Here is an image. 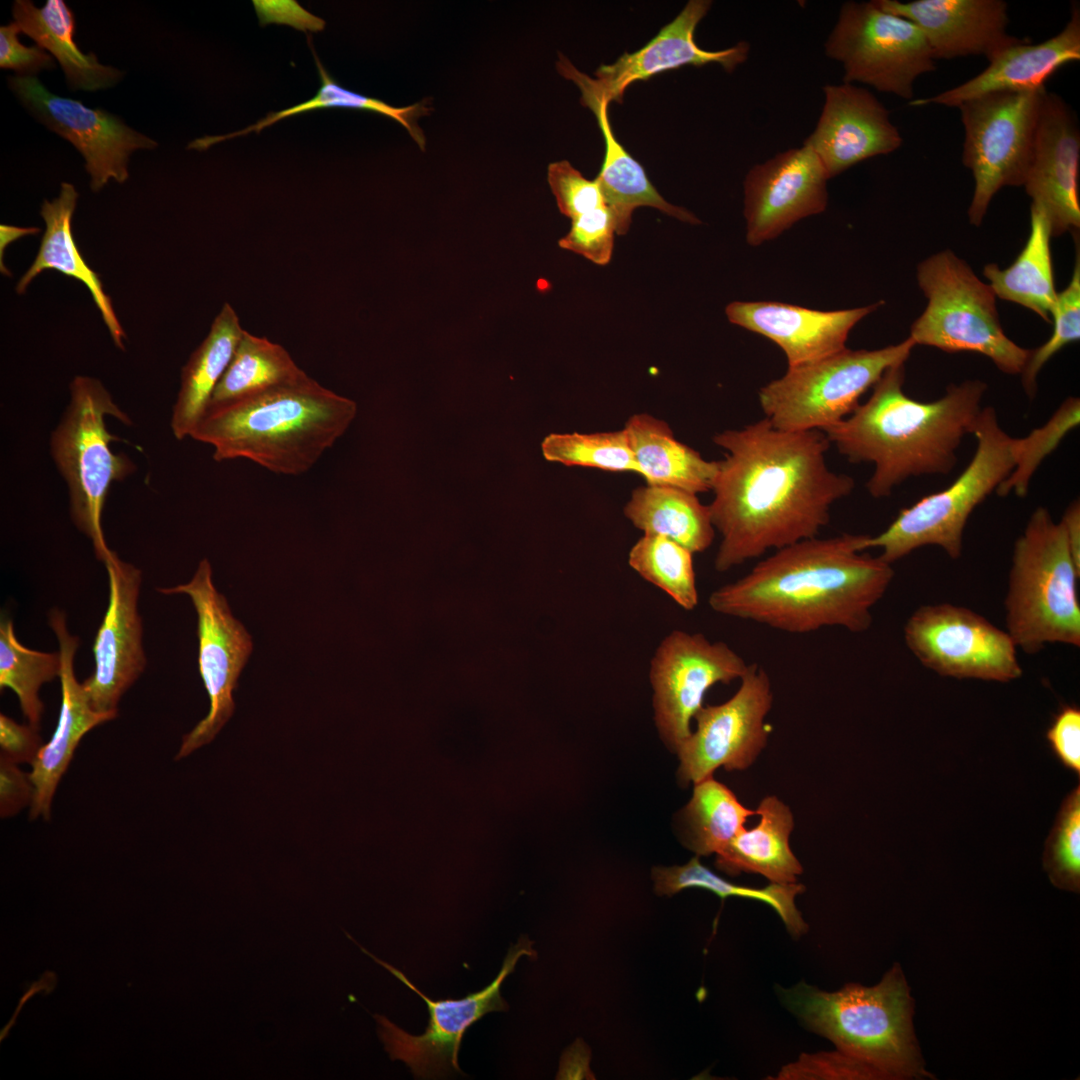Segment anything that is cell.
Wrapping results in <instances>:
<instances>
[{"label":"cell","mask_w":1080,"mask_h":1080,"mask_svg":"<svg viewBox=\"0 0 1080 1080\" xmlns=\"http://www.w3.org/2000/svg\"><path fill=\"white\" fill-rule=\"evenodd\" d=\"M713 442L726 450L708 505L721 534L718 572L817 537L833 503L855 486L852 477L828 467L830 442L822 430L784 431L764 417L720 432Z\"/></svg>","instance_id":"cell-1"},{"label":"cell","mask_w":1080,"mask_h":1080,"mask_svg":"<svg viewBox=\"0 0 1080 1080\" xmlns=\"http://www.w3.org/2000/svg\"><path fill=\"white\" fill-rule=\"evenodd\" d=\"M866 534L809 538L777 549L747 574L714 590L710 608L787 633L872 625V608L894 578L892 565L863 553Z\"/></svg>","instance_id":"cell-2"},{"label":"cell","mask_w":1080,"mask_h":1080,"mask_svg":"<svg viewBox=\"0 0 1080 1080\" xmlns=\"http://www.w3.org/2000/svg\"><path fill=\"white\" fill-rule=\"evenodd\" d=\"M904 379V364L889 368L866 402L822 430L849 462L873 464L866 488L874 498L891 495L910 477L950 473L987 390L983 381L966 380L922 402L904 393Z\"/></svg>","instance_id":"cell-3"},{"label":"cell","mask_w":1080,"mask_h":1080,"mask_svg":"<svg viewBox=\"0 0 1080 1080\" xmlns=\"http://www.w3.org/2000/svg\"><path fill=\"white\" fill-rule=\"evenodd\" d=\"M351 399L313 378L206 414L191 438L213 459H247L282 475L307 472L349 427Z\"/></svg>","instance_id":"cell-4"},{"label":"cell","mask_w":1080,"mask_h":1080,"mask_svg":"<svg viewBox=\"0 0 1080 1080\" xmlns=\"http://www.w3.org/2000/svg\"><path fill=\"white\" fill-rule=\"evenodd\" d=\"M778 991L786 1007L810 1030L886 1079L932 1077L914 1033V1000L899 964L871 987L848 983L827 992L801 981Z\"/></svg>","instance_id":"cell-5"},{"label":"cell","mask_w":1080,"mask_h":1080,"mask_svg":"<svg viewBox=\"0 0 1080 1080\" xmlns=\"http://www.w3.org/2000/svg\"><path fill=\"white\" fill-rule=\"evenodd\" d=\"M1079 578L1060 522L1036 508L1014 543L1004 600L1017 648L1036 654L1048 644L1080 646Z\"/></svg>","instance_id":"cell-6"},{"label":"cell","mask_w":1080,"mask_h":1080,"mask_svg":"<svg viewBox=\"0 0 1080 1080\" xmlns=\"http://www.w3.org/2000/svg\"><path fill=\"white\" fill-rule=\"evenodd\" d=\"M69 389L68 406L51 433L50 454L68 489L71 519L104 563L112 551L102 529L109 489L136 469L126 454L111 450L110 443L118 438L106 428L105 418L128 426L132 420L94 377L78 375Z\"/></svg>","instance_id":"cell-7"},{"label":"cell","mask_w":1080,"mask_h":1080,"mask_svg":"<svg viewBox=\"0 0 1080 1080\" xmlns=\"http://www.w3.org/2000/svg\"><path fill=\"white\" fill-rule=\"evenodd\" d=\"M972 435L976 450L959 476L948 487L902 509L878 535H868L864 550L879 548L878 556L891 565L924 546L940 547L953 560L961 556L970 515L1015 465V438L1000 426L993 407L982 408Z\"/></svg>","instance_id":"cell-8"},{"label":"cell","mask_w":1080,"mask_h":1080,"mask_svg":"<svg viewBox=\"0 0 1080 1080\" xmlns=\"http://www.w3.org/2000/svg\"><path fill=\"white\" fill-rule=\"evenodd\" d=\"M917 281L928 304L911 326L915 345L979 353L1003 373H1022L1031 350L1007 337L994 292L965 261L950 250L936 253L918 265Z\"/></svg>","instance_id":"cell-9"},{"label":"cell","mask_w":1080,"mask_h":1080,"mask_svg":"<svg viewBox=\"0 0 1080 1080\" xmlns=\"http://www.w3.org/2000/svg\"><path fill=\"white\" fill-rule=\"evenodd\" d=\"M914 346L908 337L881 349L844 348L788 367L759 390L765 418L784 431L824 430L849 416L889 368L905 363Z\"/></svg>","instance_id":"cell-10"},{"label":"cell","mask_w":1080,"mask_h":1080,"mask_svg":"<svg viewBox=\"0 0 1080 1080\" xmlns=\"http://www.w3.org/2000/svg\"><path fill=\"white\" fill-rule=\"evenodd\" d=\"M1046 91L990 92L958 106L964 127L962 161L975 180L968 209L971 224L982 223L1002 187L1023 186Z\"/></svg>","instance_id":"cell-11"},{"label":"cell","mask_w":1080,"mask_h":1080,"mask_svg":"<svg viewBox=\"0 0 1080 1080\" xmlns=\"http://www.w3.org/2000/svg\"><path fill=\"white\" fill-rule=\"evenodd\" d=\"M824 50L842 65L843 82L863 83L910 101L915 80L936 68L919 27L874 0L843 3Z\"/></svg>","instance_id":"cell-12"},{"label":"cell","mask_w":1080,"mask_h":1080,"mask_svg":"<svg viewBox=\"0 0 1080 1080\" xmlns=\"http://www.w3.org/2000/svg\"><path fill=\"white\" fill-rule=\"evenodd\" d=\"M915 658L940 676L1001 683L1022 676L1017 647L982 615L950 603L917 608L904 626Z\"/></svg>","instance_id":"cell-13"},{"label":"cell","mask_w":1080,"mask_h":1080,"mask_svg":"<svg viewBox=\"0 0 1080 1080\" xmlns=\"http://www.w3.org/2000/svg\"><path fill=\"white\" fill-rule=\"evenodd\" d=\"M157 590L191 598L197 613L199 673L210 702L207 715L184 735L175 757L178 760L210 743L233 715V692L252 653L253 642L243 624L232 615L224 595L215 588L207 559L200 561L188 583Z\"/></svg>","instance_id":"cell-14"},{"label":"cell","mask_w":1080,"mask_h":1080,"mask_svg":"<svg viewBox=\"0 0 1080 1080\" xmlns=\"http://www.w3.org/2000/svg\"><path fill=\"white\" fill-rule=\"evenodd\" d=\"M347 937L425 1001L429 1021L421 1035H411L385 1016L374 1015L378 1023L379 1037L391 1060L405 1062L415 1077L423 1079L444 1077L453 1072L462 1073L458 1065V1052L466 1030L485 1014L508 1009L501 996V985L522 956L534 957L536 954L532 949V942L522 938L510 947L498 975L488 986L461 999L432 1000L400 970L378 959L350 935L347 934Z\"/></svg>","instance_id":"cell-15"},{"label":"cell","mask_w":1080,"mask_h":1080,"mask_svg":"<svg viewBox=\"0 0 1080 1080\" xmlns=\"http://www.w3.org/2000/svg\"><path fill=\"white\" fill-rule=\"evenodd\" d=\"M748 664L725 642L702 633L673 630L650 661L654 720L666 744L676 751L691 734V721L715 684H729L744 675Z\"/></svg>","instance_id":"cell-16"},{"label":"cell","mask_w":1080,"mask_h":1080,"mask_svg":"<svg viewBox=\"0 0 1080 1080\" xmlns=\"http://www.w3.org/2000/svg\"><path fill=\"white\" fill-rule=\"evenodd\" d=\"M773 704L769 675L756 663L748 664L737 692L719 705L702 706L695 714L696 729L681 743L678 778L697 783L723 767L745 770L765 748V719Z\"/></svg>","instance_id":"cell-17"},{"label":"cell","mask_w":1080,"mask_h":1080,"mask_svg":"<svg viewBox=\"0 0 1080 1080\" xmlns=\"http://www.w3.org/2000/svg\"><path fill=\"white\" fill-rule=\"evenodd\" d=\"M8 86L37 121L80 152L94 192L111 179L124 183L129 176L130 155L158 146L157 141L105 109L89 108L79 100L53 94L36 76H11Z\"/></svg>","instance_id":"cell-18"},{"label":"cell","mask_w":1080,"mask_h":1080,"mask_svg":"<svg viewBox=\"0 0 1080 1080\" xmlns=\"http://www.w3.org/2000/svg\"><path fill=\"white\" fill-rule=\"evenodd\" d=\"M711 5L709 0L688 1L679 15L644 47L633 53H624L613 64L601 65L595 72L596 78L580 72L562 54H559L556 63L557 70L577 84L582 93L581 102L585 106L595 101L607 104L621 102L626 88L633 82L647 80L685 65L714 63L732 72L747 60L750 51L747 42L742 41L719 51H708L700 48L694 39L695 29Z\"/></svg>","instance_id":"cell-19"},{"label":"cell","mask_w":1080,"mask_h":1080,"mask_svg":"<svg viewBox=\"0 0 1080 1080\" xmlns=\"http://www.w3.org/2000/svg\"><path fill=\"white\" fill-rule=\"evenodd\" d=\"M104 565L108 573L109 603L93 644L95 669L82 685L95 711L117 715L121 697L146 666L142 620L138 613L142 573L114 551Z\"/></svg>","instance_id":"cell-20"},{"label":"cell","mask_w":1080,"mask_h":1080,"mask_svg":"<svg viewBox=\"0 0 1080 1080\" xmlns=\"http://www.w3.org/2000/svg\"><path fill=\"white\" fill-rule=\"evenodd\" d=\"M829 179L819 157L806 145L754 165L744 180L748 244L758 246L799 220L822 213Z\"/></svg>","instance_id":"cell-21"},{"label":"cell","mask_w":1080,"mask_h":1080,"mask_svg":"<svg viewBox=\"0 0 1080 1080\" xmlns=\"http://www.w3.org/2000/svg\"><path fill=\"white\" fill-rule=\"evenodd\" d=\"M1079 166L1076 116L1059 95L1046 91L1023 186L1032 199L1031 205L1046 216L1052 237L1079 230Z\"/></svg>","instance_id":"cell-22"},{"label":"cell","mask_w":1080,"mask_h":1080,"mask_svg":"<svg viewBox=\"0 0 1080 1080\" xmlns=\"http://www.w3.org/2000/svg\"><path fill=\"white\" fill-rule=\"evenodd\" d=\"M823 94L820 117L803 145L819 157L829 178L901 147L889 111L867 89L843 82L825 85Z\"/></svg>","instance_id":"cell-23"},{"label":"cell","mask_w":1080,"mask_h":1080,"mask_svg":"<svg viewBox=\"0 0 1080 1080\" xmlns=\"http://www.w3.org/2000/svg\"><path fill=\"white\" fill-rule=\"evenodd\" d=\"M874 1L916 24L935 61L982 55L990 62L1023 41L1007 33V3L1002 0Z\"/></svg>","instance_id":"cell-24"},{"label":"cell","mask_w":1080,"mask_h":1080,"mask_svg":"<svg viewBox=\"0 0 1080 1080\" xmlns=\"http://www.w3.org/2000/svg\"><path fill=\"white\" fill-rule=\"evenodd\" d=\"M49 624L59 644L61 706L54 733L39 750L29 773L34 786L29 817H42L44 820H49L51 816L56 789L81 739L96 726L117 716L95 711L88 701L82 682L77 680L74 658L79 640L69 632L65 613L57 608L51 609Z\"/></svg>","instance_id":"cell-25"},{"label":"cell","mask_w":1080,"mask_h":1080,"mask_svg":"<svg viewBox=\"0 0 1080 1080\" xmlns=\"http://www.w3.org/2000/svg\"><path fill=\"white\" fill-rule=\"evenodd\" d=\"M881 304L820 311L774 301H735L725 312L731 323L778 345L788 367H794L846 348L851 329Z\"/></svg>","instance_id":"cell-26"},{"label":"cell","mask_w":1080,"mask_h":1080,"mask_svg":"<svg viewBox=\"0 0 1080 1080\" xmlns=\"http://www.w3.org/2000/svg\"><path fill=\"white\" fill-rule=\"evenodd\" d=\"M1079 60L1080 9L1074 3L1069 21L1055 36L1038 44L1023 40L990 61L986 69L970 80L930 98L911 100L910 105L958 107L968 99L990 92L1044 89L1046 81L1059 68Z\"/></svg>","instance_id":"cell-27"},{"label":"cell","mask_w":1080,"mask_h":1080,"mask_svg":"<svg viewBox=\"0 0 1080 1080\" xmlns=\"http://www.w3.org/2000/svg\"><path fill=\"white\" fill-rule=\"evenodd\" d=\"M77 200L78 192L74 185L62 182L58 197L43 201L40 215L45 222V232L33 263L16 285V292L23 294L32 280L45 270H57L81 281L90 291L114 344L124 350L126 335L114 312L111 298L104 291L99 276L81 257L74 241L72 217Z\"/></svg>","instance_id":"cell-28"},{"label":"cell","mask_w":1080,"mask_h":1080,"mask_svg":"<svg viewBox=\"0 0 1080 1080\" xmlns=\"http://www.w3.org/2000/svg\"><path fill=\"white\" fill-rule=\"evenodd\" d=\"M12 16L22 33L56 59L71 90L94 92L116 85L124 76L118 68L101 64L74 41L76 20L63 0H48L36 7L30 0H15Z\"/></svg>","instance_id":"cell-29"},{"label":"cell","mask_w":1080,"mask_h":1080,"mask_svg":"<svg viewBox=\"0 0 1080 1080\" xmlns=\"http://www.w3.org/2000/svg\"><path fill=\"white\" fill-rule=\"evenodd\" d=\"M756 812L759 822L744 828L716 854V867L731 876L746 872L762 875L771 883H795L803 868L789 844L794 828L790 808L776 796H767Z\"/></svg>","instance_id":"cell-30"},{"label":"cell","mask_w":1080,"mask_h":1080,"mask_svg":"<svg viewBox=\"0 0 1080 1080\" xmlns=\"http://www.w3.org/2000/svg\"><path fill=\"white\" fill-rule=\"evenodd\" d=\"M245 329L232 305L224 303L206 338L192 352L180 375L170 426L177 440L191 437L228 368Z\"/></svg>","instance_id":"cell-31"},{"label":"cell","mask_w":1080,"mask_h":1080,"mask_svg":"<svg viewBox=\"0 0 1080 1080\" xmlns=\"http://www.w3.org/2000/svg\"><path fill=\"white\" fill-rule=\"evenodd\" d=\"M640 475L649 485L692 493L712 489L718 462L707 461L678 441L668 424L648 414L632 415L624 427Z\"/></svg>","instance_id":"cell-32"},{"label":"cell","mask_w":1080,"mask_h":1080,"mask_svg":"<svg viewBox=\"0 0 1080 1080\" xmlns=\"http://www.w3.org/2000/svg\"><path fill=\"white\" fill-rule=\"evenodd\" d=\"M608 105L595 101L586 107L594 112L605 142L604 161L595 179L612 215L615 233L628 232L633 211L641 206L656 208L683 222L700 223L688 210L667 202L652 185L642 165L618 142L610 125Z\"/></svg>","instance_id":"cell-33"},{"label":"cell","mask_w":1080,"mask_h":1080,"mask_svg":"<svg viewBox=\"0 0 1080 1080\" xmlns=\"http://www.w3.org/2000/svg\"><path fill=\"white\" fill-rule=\"evenodd\" d=\"M309 378L280 344L244 330L205 415Z\"/></svg>","instance_id":"cell-34"},{"label":"cell","mask_w":1080,"mask_h":1080,"mask_svg":"<svg viewBox=\"0 0 1080 1080\" xmlns=\"http://www.w3.org/2000/svg\"><path fill=\"white\" fill-rule=\"evenodd\" d=\"M697 494L664 485L636 488L624 515L644 534L669 538L693 554L708 549L715 536L709 506Z\"/></svg>","instance_id":"cell-35"},{"label":"cell","mask_w":1080,"mask_h":1080,"mask_svg":"<svg viewBox=\"0 0 1080 1080\" xmlns=\"http://www.w3.org/2000/svg\"><path fill=\"white\" fill-rule=\"evenodd\" d=\"M1050 226L1044 213L1030 208V233L1012 265L988 264L983 274L996 297L1019 304L1050 322L1057 298L1050 251Z\"/></svg>","instance_id":"cell-36"},{"label":"cell","mask_w":1080,"mask_h":1080,"mask_svg":"<svg viewBox=\"0 0 1080 1080\" xmlns=\"http://www.w3.org/2000/svg\"><path fill=\"white\" fill-rule=\"evenodd\" d=\"M311 50L320 76V88L314 97L287 109L271 112L254 125L243 130L221 136H205L203 138L195 139L188 145V149L206 150L213 144L233 137L245 135L250 132L258 133L265 127L271 126L281 119L300 113L329 108L365 110L392 118L407 129L408 133L420 149H425V136L418 126L417 120L419 117L430 113L431 107L427 105V101H420L406 107H394L379 99L363 96L348 90L339 85V83L327 72L312 46Z\"/></svg>","instance_id":"cell-37"},{"label":"cell","mask_w":1080,"mask_h":1080,"mask_svg":"<svg viewBox=\"0 0 1080 1080\" xmlns=\"http://www.w3.org/2000/svg\"><path fill=\"white\" fill-rule=\"evenodd\" d=\"M652 877L655 891L660 895L671 896L686 888L696 887L711 891L722 900L729 896L758 900L776 911L792 936L797 937L807 931L808 925L795 904L796 896L803 893L805 888L796 882L771 883L762 888L734 884L702 865L699 856L682 866L656 867Z\"/></svg>","instance_id":"cell-38"},{"label":"cell","mask_w":1080,"mask_h":1080,"mask_svg":"<svg viewBox=\"0 0 1080 1080\" xmlns=\"http://www.w3.org/2000/svg\"><path fill=\"white\" fill-rule=\"evenodd\" d=\"M756 814L724 784L708 777L694 784L692 798L683 810L686 844L697 856L718 854Z\"/></svg>","instance_id":"cell-39"},{"label":"cell","mask_w":1080,"mask_h":1080,"mask_svg":"<svg viewBox=\"0 0 1080 1080\" xmlns=\"http://www.w3.org/2000/svg\"><path fill=\"white\" fill-rule=\"evenodd\" d=\"M59 652H41L25 647L17 639L13 621H0V687L9 688L18 697L23 715L29 724L39 729L44 710L39 690L44 683L59 677Z\"/></svg>","instance_id":"cell-40"},{"label":"cell","mask_w":1080,"mask_h":1080,"mask_svg":"<svg viewBox=\"0 0 1080 1080\" xmlns=\"http://www.w3.org/2000/svg\"><path fill=\"white\" fill-rule=\"evenodd\" d=\"M629 566L686 611L699 603L693 553L659 535L644 534L628 554Z\"/></svg>","instance_id":"cell-41"},{"label":"cell","mask_w":1080,"mask_h":1080,"mask_svg":"<svg viewBox=\"0 0 1080 1080\" xmlns=\"http://www.w3.org/2000/svg\"><path fill=\"white\" fill-rule=\"evenodd\" d=\"M548 461L611 472L639 473L625 429L591 434L552 433L542 442Z\"/></svg>","instance_id":"cell-42"},{"label":"cell","mask_w":1080,"mask_h":1080,"mask_svg":"<svg viewBox=\"0 0 1080 1080\" xmlns=\"http://www.w3.org/2000/svg\"><path fill=\"white\" fill-rule=\"evenodd\" d=\"M1079 422L1080 400L1069 397L1043 426L1032 430L1026 437L1015 438V465L997 488V494L1004 497L1013 492L1018 497L1026 496L1032 476L1040 464Z\"/></svg>","instance_id":"cell-43"},{"label":"cell","mask_w":1080,"mask_h":1080,"mask_svg":"<svg viewBox=\"0 0 1080 1080\" xmlns=\"http://www.w3.org/2000/svg\"><path fill=\"white\" fill-rule=\"evenodd\" d=\"M1043 869L1058 889L1080 892V785L1063 799L1043 851Z\"/></svg>","instance_id":"cell-44"},{"label":"cell","mask_w":1080,"mask_h":1080,"mask_svg":"<svg viewBox=\"0 0 1080 1080\" xmlns=\"http://www.w3.org/2000/svg\"><path fill=\"white\" fill-rule=\"evenodd\" d=\"M1051 317L1053 332L1040 347L1031 350L1022 371L1021 382L1025 393L1033 398L1037 392V377L1044 365L1063 347L1080 338V258L1079 250L1075 260L1072 278L1068 286L1057 293Z\"/></svg>","instance_id":"cell-45"},{"label":"cell","mask_w":1080,"mask_h":1080,"mask_svg":"<svg viewBox=\"0 0 1080 1080\" xmlns=\"http://www.w3.org/2000/svg\"><path fill=\"white\" fill-rule=\"evenodd\" d=\"M777 1080H885L876 1068L843 1051L802 1053L784 1066Z\"/></svg>","instance_id":"cell-46"},{"label":"cell","mask_w":1080,"mask_h":1080,"mask_svg":"<svg viewBox=\"0 0 1080 1080\" xmlns=\"http://www.w3.org/2000/svg\"><path fill=\"white\" fill-rule=\"evenodd\" d=\"M614 234L612 215L606 206H602L573 219L570 231L558 244L595 264L606 265L611 260Z\"/></svg>","instance_id":"cell-47"},{"label":"cell","mask_w":1080,"mask_h":1080,"mask_svg":"<svg viewBox=\"0 0 1080 1080\" xmlns=\"http://www.w3.org/2000/svg\"><path fill=\"white\" fill-rule=\"evenodd\" d=\"M547 180L559 211L571 220L605 206L596 179H586L566 160L548 166Z\"/></svg>","instance_id":"cell-48"},{"label":"cell","mask_w":1080,"mask_h":1080,"mask_svg":"<svg viewBox=\"0 0 1080 1080\" xmlns=\"http://www.w3.org/2000/svg\"><path fill=\"white\" fill-rule=\"evenodd\" d=\"M20 32L15 21L0 27V67L15 71V75L29 77H35L42 70L54 69V57L38 45H23L18 38Z\"/></svg>","instance_id":"cell-49"},{"label":"cell","mask_w":1080,"mask_h":1080,"mask_svg":"<svg viewBox=\"0 0 1080 1080\" xmlns=\"http://www.w3.org/2000/svg\"><path fill=\"white\" fill-rule=\"evenodd\" d=\"M1056 759L1069 771L1080 776V709L1063 705L1054 715L1045 734Z\"/></svg>","instance_id":"cell-50"},{"label":"cell","mask_w":1080,"mask_h":1080,"mask_svg":"<svg viewBox=\"0 0 1080 1080\" xmlns=\"http://www.w3.org/2000/svg\"><path fill=\"white\" fill-rule=\"evenodd\" d=\"M43 746L38 729L0 715V757L13 763L32 764Z\"/></svg>","instance_id":"cell-51"},{"label":"cell","mask_w":1080,"mask_h":1080,"mask_svg":"<svg viewBox=\"0 0 1080 1080\" xmlns=\"http://www.w3.org/2000/svg\"><path fill=\"white\" fill-rule=\"evenodd\" d=\"M34 786L29 773L23 772L18 764L0 757V816H15L27 806H31Z\"/></svg>","instance_id":"cell-52"},{"label":"cell","mask_w":1080,"mask_h":1080,"mask_svg":"<svg viewBox=\"0 0 1080 1080\" xmlns=\"http://www.w3.org/2000/svg\"><path fill=\"white\" fill-rule=\"evenodd\" d=\"M252 3L262 26L269 23L287 24L297 30L317 32L323 30L326 24L296 1L254 0Z\"/></svg>","instance_id":"cell-53"},{"label":"cell","mask_w":1080,"mask_h":1080,"mask_svg":"<svg viewBox=\"0 0 1080 1080\" xmlns=\"http://www.w3.org/2000/svg\"><path fill=\"white\" fill-rule=\"evenodd\" d=\"M1067 541L1072 558L1080 568V503L1079 500L1071 502L1059 521Z\"/></svg>","instance_id":"cell-54"},{"label":"cell","mask_w":1080,"mask_h":1080,"mask_svg":"<svg viewBox=\"0 0 1080 1080\" xmlns=\"http://www.w3.org/2000/svg\"><path fill=\"white\" fill-rule=\"evenodd\" d=\"M0 229L1 251L3 250V247L7 246L11 241H14L15 239H18L19 237L25 235L35 234L40 231L39 228L36 227L20 228L3 224L0 226Z\"/></svg>","instance_id":"cell-55"}]
</instances>
